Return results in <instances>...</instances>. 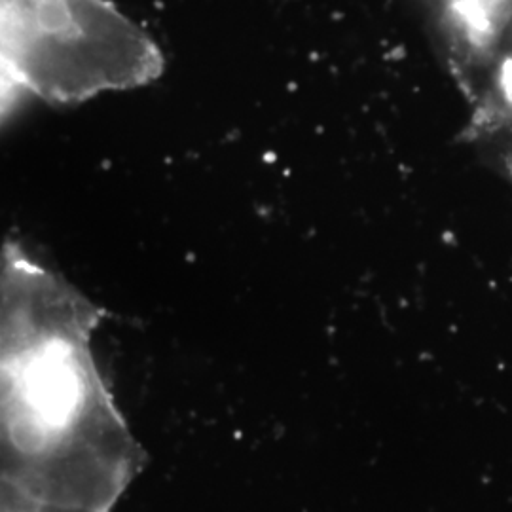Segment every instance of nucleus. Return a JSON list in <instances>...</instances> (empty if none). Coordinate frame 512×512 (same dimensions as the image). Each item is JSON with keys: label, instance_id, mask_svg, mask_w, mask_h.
Masks as SVG:
<instances>
[{"label": "nucleus", "instance_id": "f257e3e1", "mask_svg": "<svg viewBox=\"0 0 512 512\" xmlns=\"http://www.w3.org/2000/svg\"><path fill=\"white\" fill-rule=\"evenodd\" d=\"M105 311L10 239L0 247V486L112 512L145 452L93 355Z\"/></svg>", "mask_w": 512, "mask_h": 512}, {"label": "nucleus", "instance_id": "f03ea898", "mask_svg": "<svg viewBox=\"0 0 512 512\" xmlns=\"http://www.w3.org/2000/svg\"><path fill=\"white\" fill-rule=\"evenodd\" d=\"M0 65L52 103L147 86L156 42L109 0H0Z\"/></svg>", "mask_w": 512, "mask_h": 512}, {"label": "nucleus", "instance_id": "7ed1b4c3", "mask_svg": "<svg viewBox=\"0 0 512 512\" xmlns=\"http://www.w3.org/2000/svg\"><path fill=\"white\" fill-rule=\"evenodd\" d=\"M475 128L492 143L512 175V50L497 59L482 95Z\"/></svg>", "mask_w": 512, "mask_h": 512}, {"label": "nucleus", "instance_id": "20e7f679", "mask_svg": "<svg viewBox=\"0 0 512 512\" xmlns=\"http://www.w3.org/2000/svg\"><path fill=\"white\" fill-rule=\"evenodd\" d=\"M0 512H88L78 511V509H67V507H57L50 503H42L33 497L19 494L12 488L0 486Z\"/></svg>", "mask_w": 512, "mask_h": 512}, {"label": "nucleus", "instance_id": "39448f33", "mask_svg": "<svg viewBox=\"0 0 512 512\" xmlns=\"http://www.w3.org/2000/svg\"><path fill=\"white\" fill-rule=\"evenodd\" d=\"M27 92L29 90L25 88L18 74L0 65V124L14 112L19 99Z\"/></svg>", "mask_w": 512, "mask_h": 512}]
</instances>
